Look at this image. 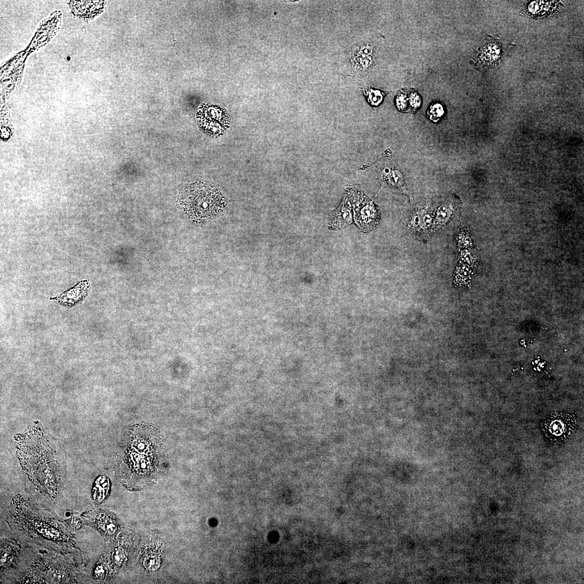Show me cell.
Instances as JSON below:
<instances>
[{
    "mask_svg": "<svg viewBox=\"0 0 584 584\" xmlns=\"http://www.w3.org/2000/svg\"><path fill=\"white\" fill-rule=\"evenodd\" d=\"M409 102L412 111H415L420 107L421 103V97L417 92L412 91L410 94Z\"/></svg>",
    "mask_w": 584,
    "mask_h": 584,
    "instance_id": "d6986e66",
    "label": "cell"
},
{
    "mask_svg": "<svg viewBox=\"0 0 584 584\" xmlns=\"http://www.w3.org/2000/svg\"><path fill=\"white\" fill-rule=\"evenodd\" d=\"M384 173L386 175V179H387L388 183L393 187H400L402 186L403 182L402 178L400 175V173L398 171L390 170L389 169H385L384 170Z\"/></svg>",
    "mask_w": 584,
    "mask_h": 584,
    "instance_id": "5bb4252c",
    "label": "cell"
},
{
    "mask_svg": "<svg viewBox=\"0 0 584 584\" xmlns=\"http://www.w3.org/2000/svg\"><path fill=\"white\" fill-rule=\"evenodd\" d=\"M109 486L110 484L106 477L101 476L97 479L93 492V497L95 501L100 503L106 498L109 492Z\"/></svg>",
    "mask_w": 584,
    "mask_h": 584,
    "instance_id": "30bf717a",
    "label": "cell"
},
{
    "mask_svg": "<svg viewBox=\"0 0 584 584\" xmlns=\"http://www.w3.org/2000/svg\"><path fill=\"white\" fill-rule=\"evenodd\" d=\"M350 191L354 219L361 230L368 232L376 227L380 220V213L373 201L367 199L363 193L351 189Z\"/></svg>",
    "mask_w": 584,
    "mask_h": 584,
    "instance_id": "277c9868",
    "label": "cell"
},
{
    "mask_svg": "<svg viewBox=\"0 0 584 584\" xmlns=\"http://www.w3.org/2000/svg\"><path fill=\"white\" fill-rule=\"evenodd\" d=\"M364 92L368 102L373 106H379L382 102L384 97L387 95L386 92L370 87L365 88Z\"/></svg>",
    "mask_w": 584,
    "mask_h": 584,
    "instance_id": "7c38bea8",
    "label": "cell"
},
{
    "mask_svg": "<svg viewBox=\"0 0 584 584\" xmlns=\"http://www.w3.org/2000/svg\"><path fill=\"white\" fill-rule=\"evenodd\" d=\"M556 3L552 1H545L543 7H540L539 1H535L531 3L529 6V12L533 14H541L542 10H544L545 12H549L551 8L555 7Z\"/></svg>",
    "mask_w": 584,
    "mask_h": 584,
    "instance_id": "e0dca14e",
    "label": "cell"
},
{
    "mask_svg": "<svg viewBox=\"0 0 584 584\" xmlns=\"http://www.w3.org/2000/svg\"><path fill=\"white\" fill-rule=\"evenodd\" d=\"M503 54V48L501 43L489 36L474 52L471 62L477 69H489L499 64Z\"/></svg>",
    "mask_w": 584,
    "mask_h": 584,
    "instance_id": "5b68a950",
    "label": "cell"
},
{
    "mask_svg": "<svg viewBox=\"0 0 584 584\" xmlns=\"http://www.w3.org/2000/svg\"><path fill=\"white\" fill-rule=\"evenodd\" d=\"M395 105L400 112H405L409 105V97L406 90H401L398 93L395 99Z\"/></svg>",
    "mask_w": 584,
    "mask_h": 584,
    "instance_id": "ac0fdd59",
    "label": "cell"
},
{
    "mask_svg": "<svg viewBox=\"0 0 584 584\" xmlns=\"http://www.w3.org/2000/svg\"><path fill=\"white\" fill-rule=\"evenodd\" d=\"M541 429L546 440L552 444H561L570 439L576 430L574 415L553 413L542 422Z\"/></svg>",
    "mask_w": 584,
    "mask_h": 584,
    "instance_id": "3957f363",
    "label": "cell"
},
{
    "mask_svg": "<svg viewBox=\"0 0 584 584\" xmlns=\"http://www.w3.org/2000/svg\"><path fill=\"white\" fill-rule=\"evenodd\" d=\"M96 524L98 529H101L103 533L107 535H112L116 534L118 526L116 522L111 518L105 515H99L97 519Z\"/></svg>",
    "mask_w": 584,
    "mask_h": 584,
    "instance_id": "8fae6325",
    "label": "cell"
},
{
    "mask_svg": "<svg viewBox=\"0 0 584 584\" xmlns=\"http://www.w3.org/2000/svg\"><path fill=\"white\" fill-rule=\"evenodd\" d=\"M105 573V570L102 566H98L97 567L95 574L97 577H102Z\"/></svg>",
    "mask_w": 584,
    "mask_h": 584,
    "instance_id": "44dd1931",
    "label": "cell"
},
{
    "mask_svg": "<svg viewBox=\"0 0 584 584\" xmlns=\"http://www.w3.org/2000/svg\"><path fill=\"white\" fill-rule=\"evenodd\" d=\"M113 560L117 565H122L126 559V555L124 550L120 547L114 552Z\"/></svg>",
    "mask_w": 584,
    "mask_h": 584,
    "instance_id": "ffe728a7",
    "label": "cell"
},
{
    "mask_svg": "<svg viewBox=\"0 0 584 584\" xmlns=\"http://www.w3.org/2000/svg\"><path fill=\"white\" fill-rule=\"evenodd\" d=\"M352 203L349 190H347L341 205L330 215L328 222L331 229H343L352 222Z\"/></svg>",
    "mask_w": 584,
    "mask_h": 584,
    "instance_id": "52a82bcc",
    "label": "cell"
},
{
    "mask_svg": "<svg viewBox=\"0 0 584 584\" xmlns=\"http://www.w3.org/2000/svg\"><path fill=\"white\" fill-rule=\"evenodd\" d=\"M458 210V205L456 202H447L442 204L438 209L435 225L436 227L444 226L451 220Z\"/></svg>",
    "mask_w": 584,
    "mask_h": 584,
    "instance_id": "9c48e42d",
    "label": "cell"
},
{
    "mask_svg": "<svg viewBox=\"0 0 584 584\" xmlns=\"http://www.w3.org/2000/svg\"><path fill=\"white\" fill-rule=\"evenodd\" d=\"M163 445L159 431L152 425H137L130 429L117 456L120 475L124 482L133 486L150 482L158 471Z\"/></svg>",
    "mask_w": 584,
    "mask_h": 584,
    "instance_id": "6da1fadb",
    "label": "cell"
},
{
    "mask_svg": "<svg viewBox=\"0 0 584 584\" xmlns=\"http://www.w3.org/2000/svg\"><path fill=\"white\" fill-rule=\"evenodd\" d=\"M431 223V218L429 214H427L425 211H422L419 213L418 216H415L414 220L412 221L413 227L421 229H426L429 227Z\"/></svg>",
    "mask_w": 584,
    "mask_h": 584,
    "instance_id": "4fadbf2b",
    "label": "cell"
},
{
    "mask_svg": "<svg viewBox=\"0 0 584 584\" xmlns=\"http://www.w3.org/2000/svg\"><path fill=\"white\" fill-rule=\"evenodd\" d=\"M444 113V109L441 104L436 103L431 106L427 114H428L431 121L434 122H437L439 121Z\"/></svg>",
    "mask_w": 584,
    "mask_h": 584,
    "instance_id": "2e32d148",
    "label": "cell"
},
{
    "mask_svg": "<svg viewBox=\"0 0 584 584\" xmlns=\"http://www.w3.org/2000/svg\"><path fill=\"white\" fill-rule=\"evenodd\" d=\"M144 565L145 568L150 571L158 570L160 566L159 556L154 553L146 555L144 559Z\"/></svg>",
    "mask_w": 584,
    "mask_h": 584,
    "instance_id": "9a60e30c",
    "label": "cell"
},
{
    "mask_svg": "<svg viewBox=\"0 0 584 584\" xmlns=\"http://www.w3.org/2000/svg\"><path fill=\"white\" fill-rule=\"evenodd\" d=\"M90 288L89 281L83 280L74 288L66 291L60 296L55 297L54 299L64 306H73L85 298L89 292Z\"/></svg>",
    "mask_w": 584,
    "mask_h": 584,
    "instance_id": "ba28073f",
    "label": "cell"
},
{
    "mask_svg": "<svg viewBox=\"0 0 584 584\" xmlns=\"http://www.w3.org/2000/svg\"><path fill=\"white\" fill-rule=\"evenodd\" d=\"M179 203L186 215L199 223L216 218L226 206L220 191L201 181L186 186L181 192Z\"/></svg>",
    "mask_w": 584,
    "mask_h": 584,
    "instance_id": "7a4b0ae2",
    "label": "cell"
},
{
    "mask_svg": "<svg viewBox=\"0 0 584 584\" xmlns=\"http://www.w3.org/2000/svg\"><path fill=\"white\" fill-rule=\"evenodd\" d=\"M206 111L200 118L201 127L211 136H221L229 126L227 117L223 112L215 108H208Z\"/></svg>",
    "mask_w": 584,
    "mask_h": 584,
    "instance_id": "8992f818",
    "label": "cell"
}]
</instances>
